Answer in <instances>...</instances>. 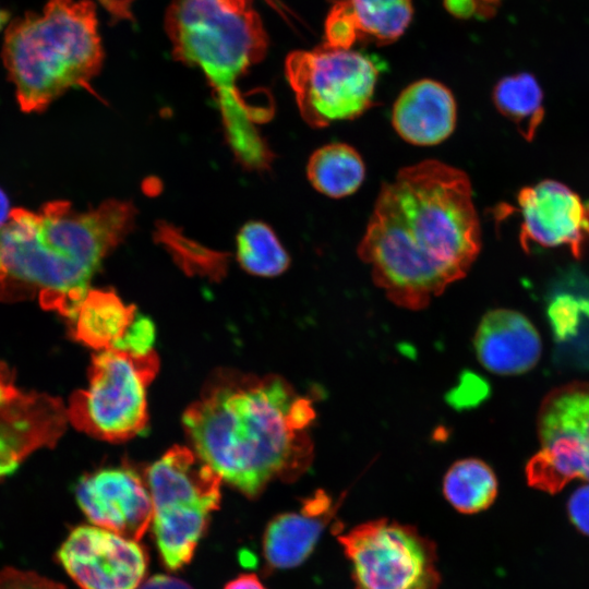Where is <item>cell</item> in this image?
<instances>
[{"label":"cell","instance_id":"cell-16","mask_svg":"<svg viewBox=\"0 0 589 589\" xmlns=\"http://www.w3.org/2000/svg\"><path fill=\"white\" fill-rule=\"evenodd\" d=\"M473 344L480 363L498 375H518L531 370L542 350L539 333L531 322L508 309L486 312Z\"/></svg>","mask_w":589,"mask_h":589},{"label":"cell","instance_id":"cell-9","mask_svg":"<svg viewBox=\"0 0 589 589\" xmlns=\"http://www.w3.org/2000/svg\"><path fill=\"white\" fill-rule=\"evenodd\" d=\"M540 448L526 467L528 484L555 494L574 479L589 482V382L553 388L537 413Z\"/></svg>","mask_w":589,"mask_h":589},{"label":"cell","instance_id":"cell-8","mask_svg":"<svg viewBox=\"0 0 589 589\" xmlns=\"http://www.w3.org/2000/svg\"><path fill=\"white\" fill-rule=\"evenodd\" d=\"M354 589H438L435 543L388 518L361 522L337 536Z\"/></svg>","mask_w":589,"mask_h":589},{"label":"cell","instance_id":"cell-5","mask_svg":"<svg viewBox=\"0 0 589 589\" xmlns=\"http://www.w3.org/2000/svg\"><path fill=\"white\" fill-rule=\"evenodd\" d=\"M91 0H48L7 28L2 58L24 111H39L70 88L89 89L104 59Z\"/></svg>","mask_w":589,"mask_h":589},{"label":"cell","instance_id":"cell-4","mask_svg":"<svg viewBox=\"0 0 589 589\" xmlns=\"http://www.w3.org/2000/svg\"><path fill=\"white\" fill-rule=\"evenodd\" d=\"M165 28L173 56L199 68L211 84L237 159L252 170L268 168L274 156L257 129L271 117L268 109L251 107L237 85L268 45L253 0H173Z\"/></svg>","mask_w":589,"mask_h":589},{"label":"cell","instance_id":"cell-25","mask_svg":"<svg viewBox=\"0 0 589 589\" xmlns=\"http://www.w3.org/2000/svg\"><path fill=\"white\" fill-rule=\"evenodd\" d=\"M154 338L155 328L153 322L136 314L116 349L133 354H146L153 351Z\"/></svg>","mask_w":589,"mask_h":589},{"label":"cell","instance_id":"cell-26","mask_svg":"<svg viewBox=\"0 0 589 589\" xmlns=\"http://www.w3.org/2000/svg\"><path fill=\"white\" fill-rule=\"evenodd\" d=\"M0 589H68L36 573L7 567L0 572Z\"/></svg>","mask_w":589,"mask_h":589},{"label":"cell","instance_id":"cell-18","mask_svg":"<svg viewBox=\"0 0 589 589\" xmlns=\"http://www.w3.org/2000/svg\"><path fill=\"white\" fill-rule=\"evenodd\" d=\"M457 106L452 92L442 83L423 79L408 85L392 110V124L406 142L432 146L454 131Z\"/></svg>","mask_w":589,"mask_h":589},{"label":"cell","instance_id":"cell-29","mask_svg":"<svg viewBox=\"0 0 589 589\" xmlns=\"http://www.w3.org/2000/svg\"><path fill=\"white\" fill-rule=\"evenodd\" d=\"M224 589H266L254 574H243L229 581Z\"/></svg>","mask_w":589,"mask_h":589},{"label":"cell","instance_id":"cell-6","mask_svg":"<svg viewBox=\"0 0 589 589\" xmlns=\"http://www.w3.org/2000/svg\"><path fill=\"white\" fill-rule=\"evenodd\" d=\"M154 351L133 354L118 349L93 356L85 389L72 394L69 421L96 438L121 442L141 433L147 424L146 392L158 371Z\"/></svg>","mask_w":589,"mask_h":589},{"label":"cell","instance_id":"cell-19","mask_svg":"<svg viewBox=\"0 0 589 589\" xmlns=\"http://www.w3.org/2000/svg\"><path fill=\"white\" fill-rule=\"evenodd\" d=\"M136 316L112 291L89 289L70 320L73 338L98 351L116 349Z\"/></svg>","mask_w":589,"mask_h":589},{"label":"cell","instance_id":"cell-11","mask_svg":"<svg viewBox=\"0 0 589 589\" xmlns=\"http://www.w3.org/2000/svg\"><path fill=\"white\" fill-rule=\"evenodd\" d=\"M75 496L91 522L129 540L137 542L153 520L149 490L131 467H109L82 477Z\"/></svg>","mask_w":589,"mask_h":589},{"label":"cell","instance_id":"cell-22","mask_svg":"<svg viewBox=\"0 0 589 589\" xmlns=\"http://www.w3.org/2000/svg\"><path fill=\"white\" fill-rule=\"evenodd\" d=\"M200 512H158L153 514V531L165 566L176 570L188 564L208 521Z\"/></svg>","mask_w":589,"mask_h":589},{"label":"cell","instance_id":"cell-10","mask_svg":"<svg viewBox=\"0 0 589 589\" xmlns=\"http://www.w3.org/2000/svg\"><path fill=\"white\" fill-rule=\"evenodd\" d=\"M58 558L82 589H137L147 568L136 541L97 526L74 528Z\"/></svg>","mask_w":589,"mask_h":589},{"label":"cell","instance_id":"cell-17","mask_svg":"<svg viewBox=\"0 0 589 589\" xmlns=\"http://www.w3.org/2000/svg\"><path fill=\"white\" fill-rule=\"evenodd\" d=\"M412 12L411 0H334L324 45L350 49L358 40L389 44L406 31Z\"/></svg>","mask_w":589,"mask_h":589},{"label":"cell","instance_id":"cell-13","mask_svg":"<svg viewBox=\"0 0 589 589\" xmlns=\"http://www.w3.org/2000/svg\"><path fill=\"white\" fill-rule=\"evenodd\" d=\"M19 388L13 373L0 362V432L53 446L69 421L67 408L59 398ZM29 454L0 437V480L12 474Z\"/></svg>","mask_w":589,"mask_h":589},{"label":"cell","instance_id":"cell-20","mask_svg":"<svg viewBox=\"0 0 589 589\" xmlns=\"http://www.w3.org/2000/svg\"><path fill=\"white\" fill-rule=\"evenodd\" d=\"M306 176L317 192L340 199L353 194L361 187L365 165L354 147L346 143H329L311 154Z\"/></svg>","mask_w":589,"mask_h":589},{"label":"cell","instance_id":"cell-7","mask_svg":"<svg viewBox=\"0 0 589 589\" xmlns=\"http://www.w3.org/2000/svg\"><path fill=\"white\" fill-rule=\"evenodd\" d=\"M381 68L370 55L326 45L292 51L285 61L301 118L317 129L370 109Z\"/></svg>","mask_w":589,"mask_h":589},{"label":"cell","instance_id":"cell-2","mask_svg":"<svg viewBox=\"0 0 589 589\" xmlns=\"http://www.w3.org/2000/svg\"><path fill=\"white\" fill-rule=\"evenodd\" d=\"M310 396L276 374L217 371L182 421L197 456L228 484L257 497L275 481L293 482L314 459Z\"/></svg>","mask_w":589,"mask_h":589},{"label":"cell","instance_id":"cell-1","mask_svg":"<svg viewBox=\"0 0 589 589\" xmlns=\"http://www.w3.org/2000/svg\"><path fill=\"white\" fill-rule=\"evenodd\" d=\"M480 248L468 176L428 159L383 183L358 255L393 303L421 310L467 275Z\"/></svg>","mask_w":589,"mask_h":589},{"label":"cell","instance_id":"cell-3","mask_svg":"<svg viewBox=\"0 0 589 589\" xmlns=\"http://www.w3.org/2000/svg\"><path fill=\"white\" fill-rule=\"evenodd\" d=\"M132 204L108 200L77 212L65 201L40 212L12 209L0 228V300L38 297L40 305L69 321L103 260L132 229Z\"/></svg>","mask_w":589,"mask_h":589},{"label":"cell","instance_id":"cell-12","mask_svg":"<svg viewBox=\"0 0 589 589\" xmlns=\"http://www.w3.org/2000/svg\"><path fill=\"white\" fill-rule=\"evenodd\" d=\"M521 241L545 248L566 245L579 257L589 243V203L569 188L544 180L518 196Z\"/></svg>","mask_w":589,"mask_h":589},{"label":"cell","instance_id":"cell-31","mask_svg":"<svg viewBox=\"0 0 589 589\" xmlns=\"http://www.w3.org/2000/svg\"><path fill=\"white\" fill-rule=\"evenodd\" d=\"M7 20H8V14L4 11L0 10V31L3 27L4 23L7 22Z\"/></svg>","mask_w":589,"mask_h":589},{"label":"cell","instance_id":"cell-23","mask_svg":"<svg viewBox=\"0 0 589 589\" xmlns=\"http://www.w3.org/2000/svg\"><path fill=\"white\" fill-rule=\"evenodd\" d=\"M493 101L498 111L518 127L530 140L543 119V95L537 80L529 73L503 77L493 89Z\"/></svg>","mask_w":589,"mask_h":589},{"label":"cell","instance_id":"cell-15","mask_svg":"<svg viewBox=\"0 0 589 589\" xmlns=\"http://www.w3.org/2000/svg\"><path fill=\"white\" fill-rule=\"evenodd\" d=\"M323 490L302 501L298 512L275 516L263 537V554L268 569L297 567L313 553L324 530L341 504Z\"/></svg>","mask_w":589,"mask_h":589},{"label":"cell","instance_id":"cell-28","mask_svg":"<svg viewBox=\"0 0 589 589\" xmlns=\"http://www.w3.org/2000/svg\"><path fill=\"white\" fill-rule=\"evenodd\" d=\"M137 589H193V588L179 578L167 576V575H155L151 577L149 579H147Z\"/></svg>","mask_w":589,"mask_h":589},{"label":"cell","instance_id":"cell-21","mask_svg":"<svg viewBox=\"0 0 589 589\" xmlns=\"http://www.w3.org/2000/svg\"><path fill=\"white\" fill-rule=\"evenodd\" d=\"M443 494L459 513L476 514L489 508L497 495L491 467L478 458L455 461L443 479Z\"/></svg>","mask_w":589,"mask_h":589},{"label":"cell","instance_id":"cell-30","mask_svg":"<svg viewBox=\"0 0 589 589\" xmlns=\"http://www.w3.org/2000/svg\"><path fill=\"white\" fill-rule=\"evenodd\" d=\"M9 200L5 193L0 189V228L8 221L10 216Z\"/></svg>","mask_w":589,"mask_h":589},{"label":"cell","instance_id":"cell-24","mask_svg":"<svg viewBox=\"0 0 589 589\" xmlns=\"http://www.w3.org/2000/svg\"><path fill=\"white\" fill-rule=\"evenodd\" d=\"M237 259L251 275L275 277L290 265V257L274 230L263 221L244 224L237 236Z\"/></svg>","mask_w":589,"mask_h":589},{"label":"cell","instance_id":"cell-27","mask_svg":"<svg viewBox=\"0 0 589 589\" xmlns=\"http://www.w3.org/2000/svg\"><path fill=\"white\" fill-rule=\"evenodd\" d=\"M567 513L572 524L581 533L589 536V484L579 486L570 495Z\"/></svg>","mask_w":589,"mask_h":589},{"label":"cell","instance_id":"cell-14","mask_svg":"<svg viewBox=\"0 0 589 589\" xmlns=\"http://www.w3.org/2000/svg\"><path fill=\"white\" fill-rule=\"evenodd\" d=\"M155 512H201L219 507L221 478L195 452L182 446L167 450L146 471Z\"/></svg>","mask_w":589,"mask_h":589}]
</instances>
